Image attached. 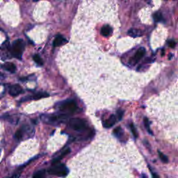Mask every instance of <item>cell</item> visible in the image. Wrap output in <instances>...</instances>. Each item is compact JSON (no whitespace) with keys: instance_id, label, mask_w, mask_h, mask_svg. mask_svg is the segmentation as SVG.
<instances>
[{"instance_id":"1","label":"cell","mask_w":178,"mask_h":178,"mask_svg":"<svg viewBox=\"0 0 178 178\" xmlns=\"http://www.w3.org/2000/svg\"><path fill=\"white\" fill-rule=\"evenodd\" d=\"M49 174L53 175H56L58 177H65L68 174V169L64 164H53V166L51 167L48 170Z\"/></svg>"},{"instance_id":"2","label":"cell","mask_w":178,"mask_h":178,"mask_svg":"<svg viewBox=\"0 0 178 178\" xmlns=\"http://www.w3.org/2000/svg\"><path fill=\"white\" fill-rule=\"evenodd\" d=\"M25 49V43L21 39H18L13 43L12 46V54L15 58L21 59L22 53Z\"/></svg>"},{"instance_id":"3","label":"cell","mask_w":178,"mask_h":178,"mask_svg":"<svg viewBox=\"0 0 178 178\" xmlns=\"http://www.w3.org/2000/svg\"><path fill=\"white\" fill-rule=\"evenodd\" d=\"M59 109L60 110L63 111L68 112V113H72V112H75L77 110V105L75 101L69 100L61 102L59 106Z\"/></svg>"},{"instance_id":"4","label":"cell","mask_w":178,"mask_h":178,"mask_svg":"<svg viewBox=\"0 0 178 178\" xmlns=\"http://www.w3.org/2000/svg\"><path fill=\"white\" fill-rule=\"evenodd\" d=\"M69 125L75 131H82L86 128V123L84 120L80 118H72L69 121Z\"/></svg>"},{"instance_id":"5","label":"cell","mask_w":178,"mask_h":178,"mask_svg":"<svg viewBox=\"0 0 178 178\" xmlns=\"http://www.w3.org/2000/svg\"><path fill=\"white\" fill-rule=\"evenodd\" d=\"M23 91L22 87L18 84H15V85L11 86L9 89V94L11 96L15 97L18 96L20 94H21Z\"/></svg>"},{"instance_id":"6","label":"cell","mask_w":178,"mask_h":178,"mask_svg":"<svg viewBox=\"0 0 178 178\" xmlns=\"http://www.w3.org/2000/svg\"><path fill=\"white\" fill-rule=\"evenodd\" d=\"M145 54H146V49L144 47H141L138 49V51L136 52V53L134 55V58H133V61L134 63H138L141 58L144 56Z\"/></svg>"},{"instance_id":"7","label":"cell","mask_w":178,"mask_h":178,"mask_svg":"<svg viewBox=\"0 0 178 178\" xmlns=\"http://www.w3.org/2000/svg\"><path fill=\"white\" fill-rule=\"evenodd\" d=\"M115 122H116V118L114 115H111L106 121L104 122V126L106 128H109V127H111L112 126L115 125Z\"/></svg>"},{"instance_id":"8","label":"cell","mask_w":178,"mask_h":178,"mask_svg":"<svg viewBox=\"0 0 178 178\" xmlns=\"http://www.w3.org/2000/svg\"><path fill=\"white\" fill-rule=\"evenodd\" d=\"M70 153V149H69V148H68V149H66V150H65L63 152V153H61V154L59 155V156L56 157V158L54 159V160L52 161V164H58V162H59L60 161H61L62 159L63 158V157H65L67 155H68V154Z\"/></svg>"},{"instance_id":"9","label":"cell","mask_w":178,"mask_h":178,"mask_svg":"<svg viewBox=\"0 0 178 178\" xmlns=\"http://www.w3.org/2000/svg\"><path fill=\"white\" fill-rule=\"evenodd\" d=\"M66 42H67V41L63 37V36H56V38H55L54 41L53 45L54 47H58V46L64 44V43H65Z\"/></svg>"},{"instance_id":"10","label":"cell","mask_w":178,"mask_h":178,"mask_svg":"<svg viewBox=\"0 0 178 178\" xmlns=\"http://www.w3.org/2000/svg\"><path fill=\"white\" fill-rule=\"evenodd\" d=\"M101 34L104 37H107V36H110L111 34L112 33V29L111 28L109 25H105L101 29Z\"/></svg>"},{"instance_id":"11","label":"cell","mask_w":178,"mask_h":178,"mask_svg":"<svg viewBox=\"0 0 178 178\" xmlns=\"http://www.w3.org/2000/svg\"><path fill=\"white\" fill-rule=\"evenodd\" d=\"M3 67H4L5 70L11 72V73H14L15 70H16V67H15V65L13 64V63H9V62H8V63H5Z\"/></svg>"},{"instance_id":"12","label":"cell","mask_w":178,"mask_h":178,"mask_svg":"<svg viewBox=\"0 0 178 178\" xmlns=\"http://www.w3.org/2000/svg\"><path fill=\"white\" fill-rule=\"evenodd\" d=\"M128 34L133 38H136V37H139V36L142 35V33L140 32L139 30H138V29H131L129 30Z\"/></svg>"},{"instance_id":"13","label":"cell","mask_w":178,"mask_h":178,"mask_svg":"<svg viewBox=\"0 0 178 178\" xmlns=\"http://www.w3.org/2000/svg\"><path fill=\"white\" fill-rule=\"evenodd\" d=\"M48 96H49V94H47V93L40 92L38 93H36V94L34 95V96H33L32 98L34 100H37L42 99V98H47Z\"/></svg>"},{"instance_id":"14","label":"cell","mask_w":178,"mask_h":178,"mask_svg":"<svg viewBox=\"0 0 178 178\" xmlns=\"http://www.w3.org/2000/svg\"><path fill=\"white\" fill-rule=\"evenodd\" d=\"M45 175V170H38L33 175V178H43Z\"/></svg>"},{"instance_id":"15","label":"cell","mask_w":178,"mask_h":178,"mask_svg":"<svg viewBox=\"0 0 178 178\" xmlns=\"http://www.w3.org/2000/svg\"><path fill=\"white\" fill-rule=\"evenodd\" d=\"M113 134H115V135L117 137H118V138L122 137V136H123V130H122L121 127H118L115 129H114Z\"/></svg>"},{"instance_id":"16","label":"cell","mask_w":178,"mask_h":178,"mask_svg":"<svg viewBox=\"0 0 178 178\" xmlns=\"http://www.w3.org/2000/svg\"><path fill=\"white\" fill-rule=\"evenodd\" d=\"M153 18L156 22L163 21V16L160 12H157L153 15Z\"/></svg>"},{"instance_id":"17","label":"cell","mask_w":178,"mask_h":178,"mask_svg":"<svg viewBox=\"0 0 178 178\" xmlns=\"http://www.w3.org/2000/svg\"><path fill=\"white\" fill-rule=\"evenodd\" d=\"M34 60L38 65H43V61L42 58H41V56H38V54H36L34 56Z\"/></svg>"},{"instance_id":"18","label":"cell","mask_w":178,"mask_h":178,"mask_svg":"<svg viewBox=\"0 0 178 178\" xmlns=\"http://www.w3.org/2000/svg\"><path fill=\"white\" fill-rule=\"evenodd\" d=\"M144 125H145V127H146V128L147 130H148V132L150 133V134H153V133L151 132V129H150V122H149V120H148V119L147 118H144Z\"/></svg>"},{"instance_id":"19","label":"cell","mask_w":178,"mask_h":178,"mask_svg":"<svg viewBox=\"0 0 178 178\" xmlns=\"http://www.w3.org/2000/svg\"><path fill=\"white\" fill-rule=\"evenodd\" d=\"M158 154H159V156L160 157L161 160H162V162H164V163H168V157L166 156L165 155H164L162 152L158 151Z\"/></svg>"},{"instance_id":"20","label":"cell","mask_w":178,"mask_h":178,"mask_svg":"<svg viewBox=\"0 0 178 178\" xmlns=\"http://www.w3.org/2000/svg\"><path fill=\"white\" fill-rule=\"evenodd\" d=\"M22 135H23V130H22V129H18V130L16 132V133H15V137H16V139L18 140L21 139Z\"/></svg>"},{"instance_id":"21","label":"cell","mask_w":178,"mask_h":178,"mask_svg":"<svg viewBox=\"0 0 178 178\" xmlns=\"http://www.w3.org/2000/svg\"><path fill=\"white\" fill-rule=\"evenodd\" d=\"M130 128H131V131H132L133 135H134V138H137L138 137V134L137 132H136V129L135 128V127H134V125H133V124H130Z\"/></svg>"},{"instance_id":"22","label":"cell","mask_w":178,"mask_h":178,"mask_svg":"<svg viewBox=\"0 0 178 178\" xmlns=\"http://www.w3.org/2000/svg\"><path fill=\"white\" fill-rule=\"evenodd\" d=\"M168 45H169V47H171V48H174L175 47V42L174 41H173V40H171V41H168Z\"/></svg>"},{"instance_id":"23","label":"cell","mask_w":178,"mask_h":178,"mask_svg":"<svg viewBox=\"0 0 178 178\" xmlns=\"http://www.w3.org/2000/svg\"><path fill=\"white\" fill-rule=\"evenodd\" d=\"M118 118L120 120L122 118V115H123V111H118Z\"/></svg>"},{"instance_id":"24","label":"cell","mask_w":178,"mask_h":178,"mask_svg":"<svg viewBox=\"0 0 178 178\" xmlns=\"http://www.w3.org/2000/svg\"><path fill=\"white\" fill-rule=\"evenodd\" d=\"M153 178H159V175L157 173H153Z\"/></svg>"},{"instance_id":"25","label":"cell","mask_w":178,"mask_h":178,"mask_svg":"<svg viewBox=\"0 0 178 178\" xmlns=\"http://www.w3.org/2000/svg\"><path fill=\"white\" fill-rule=\"evenodd\" d=\"M18 175H19L18 174H15L14 175H13V176H12V177H9V178H17V177H18Z\"/></svg>"},{"instance_id":"26","label":"cell","mask_w":178,"mask_h":178,"mask_svg":"<svg viewBox=\"0 0 178 178\" xmlns=\"http://www.w3.org/2000/svg\"><path fill=\"white\" fill-rule=\"evenodd\" d=\"M34 1H38V0H34Z\"/></svg>"}]
</instances>
